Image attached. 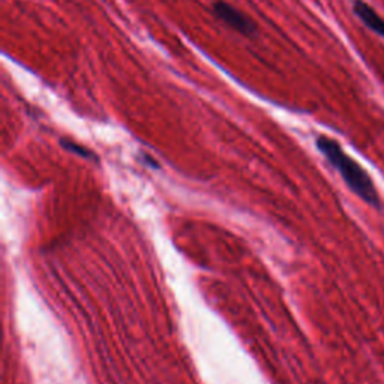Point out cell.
Wrapping results in <instances>:
<instances>
[{
	"label": "cell",
	"mask_w": 384,
	"mask_h": 384,
	"mask_svg": "<svg viewBox=\"0 0 384 384\" xmlns=\"http://www.w3.org/2000/svg\"><path fill=\"white\" fill-rule=\"evenodd\" d=\"M315 144L320 153H322L327 159V163L336 170L353 194H356L362 201L366 203L368 206L374 209H381V200L377 188L364 167L357 161H355L353 158L348 156L344 152V149L341 147L339 143L335 142L334 138L320 135L317 137Z\"/></svg>",
	"instance_id": "cell-1"
},
{
	"label": "cell",
	"mask_w": 384,
	"mask_h": 384,
	"mask_svg": "<svg viewBox=\"0 0 384 384\" xmlns=\"http://www.w3.org/2000/svg\"><path fill=\"white\" fill-rule=\"evenodd\" d=\"M212 11L213 15H215L221 23H224L233 30H236L238 34H242L245 36L257 35V26H255L254 21L248 15H245L242 11L227 2H224V0H218V2L213 4Z\"/></svg>",
	"instance_id": "cell-2"
},
{
	"label": "cell",
	"mask_w": 384,
	"mask_h": 384,
	"mask_svg": "<svg viewBox=\"0 0 384 384\" xmlns=\"http://www.w3.org/2000/svg\"><path fill=\"white\" fill-rule=\"evenodd\" d=\"M353 11L356 17L364 23L369 30L374 32L378 36L384 38V18L377 11L368 5L364 0H355Z\"/></svg>",
	"instance_id": "cell-3"
},
{
	"label": "cell",
	"mask_w": 384,
	"mask_h": 384,
	"mask_svg": "<svg viewBox=\"0 0 384 384\" xmlns=\"http://www.w3.org/2000/svg\"><path fill=\"white\" fill-rule=\"evenodd\" d=\"M60 146H62L63 149H65V151H68V152H71V153H76V155H78V156H81V158L95 159V155L89 151V149L83 147V146H80V144H77V143H74V142H71V140H67V138H62V140H60Z\"/></svg>",
	"instance_id": "cell-4"
}]
</instances>
